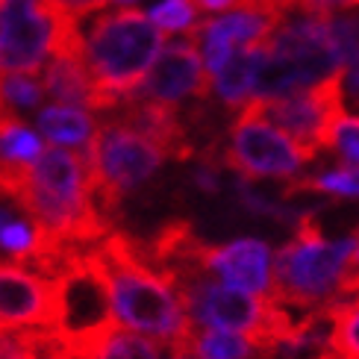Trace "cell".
I'll use <instances>...</instances> for the list:
<instances>
[{
    "label": "cell",
    "instance_id": "3957f363",
    "mask_svg": "<svg viewBox=\"0 0 359 359\" xmlns=\"http://www.w3.org/2000/svg\"><path fill=\"white\" fill-rule=\"evenodd\" d=\"M271 274V301L280 306L316 312L353 301L359 297V224L330 242L318 227L316 209H306L294 224L292 242L277 250Z\"/></svg>",
    "mask_w": 359,
    "mask_h": 359
},
{
    "label": "cell",
    "instance_id": "4316f807",
    "mask_svg": "<svg viewBox=\"0 0 359 359\" xmlns=\"http://www.w3.org/2000/svg\"><path fill=\"white\" fill-rule=\"evenodd\" d=\"M50 4H53L59 12H65L68 18L80 21V18H86V15H92L95 9L107 6L109 0H50Z\"/></svg>",
    "mask_w": 359,
    "mask_h": 359
},
{
    "label": "cell",
    "instance_id": "8fae6325",
    "mask_svg": "<svg viewBox=\"0 0 359 359\" xmlns=\"http://www.w3.org/2000/svg\"><path fill=\"white\" fill-rule=\"evenodd\" d=\"M191 257L209 277L238 292L271 297L274 294V274H271V248L262 238H233L227 245H206L194 242Z\"/></svg>",
    "mask_w": 359,
    "mask_h": 359
},
{
    "label": "cell",
    "instance_id": "484cf974",
    "mask_svg": "<svg viewBox=\"0 0 359 359\" xmlns=\"http://www.w3.org/2000/svg\"><path fill=\"white\" fill-rule=\"evenodd\" d=\"M345 9H359V0H294V12H301V18L327 21Z\"/></svg>",
    "mask_w": 359,
    "mask_h": 359
},
{
    "label": "cell",
    "instance_id": "cb8c5ba5",
    "mask_svg": "<svg viewBox=\"0 0 359 359\" xmlns=\"http://www.w3.org/2000/svg\"><path fill=\"white\" fill-rule=\"evenodd\" d=\"M147 18L156 29H168V33H189V29L201 21V9L194 0H159V4L147 12Z\"/></svg>",
    "mask_w": 359,
    "mask_h": 359
},
{
    "label": "cell",
    "instance_id": "83f0119b",
    "mask_svg": "<svg viewBox=\"0 0 359 359\" xmlns=\"http://www.w3.org/2000/svg\"><path fill=\"white\" fill-rule=\"evenodd\" d=\"M341 97L359 107V68H351L341 74Z\"/></svg>",
    "mask_w": 359,
    "mask_h": 359
},
{
    "label": "cell",
    "instance_id": "8992f818",
    "mask_svg": "<svg viewBox=\"0 0 359 359\" xmlns=\"http://www.w3.org/2000/svg\"><path fill=\"white\" fill-rule=\"evenodd\" d=\"M83 156L88 165L95 203L109 221H115L124 198L139 191L168 159L154 142H147L115 118L95 130L92 142L83 147Z\"/></svg>",
    "mask_w": 359,
    "mask_h": 359
},
{
    "label": "cell",
    "instance_id": "6da1fadb",
    "mask_svg": "<svg viewBox=\"0 0 359 359\" xmlns=\"http://www.w3.org/2000/svg\"><path fill=\"white\" fill-rule=\"evenodd\" d=\"M12 201L21 203L44 242V259L36 268L44 277H50L65 253L88 250L112 233V221L103 218L95 203L83 151L48 147L27 171Z\"/></svg>",
    "mask_w": 359,
    "mask_h": 359
},
{
    "label": "cell",
    "instance_id": "4dcf8cb0",
    "mask_svg": "<svg viewBox=\"0 0 359 359\" xmlns=\"http://www.w3.org/2000/svg\"><path fill=\"white\" fill-rule=\"evenodd\" d=\"M171 359H198V356H191L186 348H174L171 351Z\"/></svg>",
    "mask_w": 359,
    "mask_h": 359
},
{
    "label": "cell",
    "instance_id": "f546056e",
    "mask_svg": "<svg viewBox=\"0 0 359 359\" xmlns=\"http://www.w3.org/2000/svg\"><path fill=\"white\" fill-rule=\"evenodd\" d=\"M15 218V212H12V209H0V230H4L6 227V224Z\"/></svg>",
    "mask_w": 359,
    "mask_h": 359
},
{
    "label": "cell",
    "instance_id": "277c9868",
    "mask_svg": "<svg viewBox=\"0 0 359 359\" xmlns=\"http://www.w3.org/2000/svg\"><path fill=\"white\" fill-rule=\"evenodd\" d=\"M165 48V36L142 9L103 12L83 29V62L92 77L103 112L118 109L136 92L154 59Z\"/></svg>",
    "mask_w": 359,
    "mask_h": 359
},
{
    "label": "cell",
    "instance_id": "f1b7e54d",
    "mask_svg": "<svg viewBox=\"0 0 359 359\" xmlns=\"http://www.w3.org/2000/svg\"><path fill=\"white\" fill-rule=\"evenodd\" d=\"M194 6L206 9V12H224V9L238 12L242 9V0H194Z\"/></svg>",
    "mask_w": 359,
    "mask_h": 359
},
{
    "label": "cell",
    "instance_id": "ffe728a7",
    "mask_svg": "<svg viewBox=\"0 0 359 359\" xmlns=\"http://www.w3.org/2000/svg\"><path fill=\"white\" fill-rule=\"evenodd\" d=\"M80 359H162V351L156 341L115 324Z\"/></svg>",
    "mask_w": 359,
    "mask_h": 359
},
{
    "label": "cell",
    "instance_id": "4fadbf2b",
    "mask_svg": "<svg viewBox=\"0 0 359 359\" xmlns=\"http://www.w3.org/2000/svg\"><path fill=\"white\" fill-rule=\"evenodd\" d=\"M283 21H271L262 18V15L253 12H230L221 15V18H209V21H198L189 33L194 39V44H201V59L206 74L212 77L224 68V62L242 48H257L268 36L274 33V27Z\"/></svg>",
    "mask_w": 359,
    "mask_h": 359
},
{
    "label": "cell",
    "instance_id": "52a82bcc",
    "mask_svg": "<svg viewBox=\"0 0 359 359\" xmlns=\"http://www.w3.org/2000/svg\"><path fill=\"white\" fill-rule=\"evenodd\" d=\"M83 39L80 21L59 12L50 0H4L0 4V71L39 74L62 48Z\"/></svg>",
    "mask_w": 359,
    "mask_h": 359
},
{
    "label": "cell",
    "instance_id": "9a60e30c",
    "mask_svg": "<svg viewBox=\"0 0 359 359\" xmlns=\"http://www.w3.org/2000/svg\"><path fill=\"white\" fill-rule=\"evenodd\" d=\"M39 80L44 88V97L56 100L59 107H74L83 112H103L97 88L83 62V39L77 44H71V48L56 50L39 71Z\"/></svg>",
    "mask_w": 359,
    "mask_h": 359
},
{
    "label": "cell",
    "instance_id": "e0dca14e",
    "mask_svg": "<svg viewBox=\"0 0 359 359\" xmlns=\"http://www.w3.org/2000/svg\"><path fill=\"white\" fill-rule=\"evenodd\" d=\"M36 127L48 142H53V147H86L95 136V118L74 109V107H59V103H50L36 112Z\"/></svg>",
    "mask_w": 359,
    "mask_h": 359
},
{
    "label": "cell",
    "instance_id": "d4e9b609",
    "mask_svg": "<svg viewBox=\"0 0 359 359\" xmlns=\"http://www.w3.org/2000/svg\"><path fill=\"white\" fill-rule=\"evenodd\" d=\"M327 151H333L345 168H359V115H341L327 136Z\"/></svg>",
    "mask_w": 359,
    "mask_h": 359
},
{
    "label": "cell",
    "instance_id": "603a6c76",
    "mask_svg": "<svg viewBox=\"0 0 359 359\" xmlns=\"http://www.w3.org/2000/svg\"><path fill=\"white\" fill-rule=\"evenodd\" d=\"M327 33L333 39L341 68L345 71L359 68V15H333V18H327Z\"/></svg>",
    "mask_w": 359,
    "mask_h": 359
},
{
    "label": "cell",
    "instance_id": "7c38bea8",
    "mask_svg": "<svg viewBox=\"0 0 359 359\" xmlns=\"http://www.w3.org/2000/svg\"><path fill=\"white\" fill-rule=\"evenodd\" d=\"M53 280L18 262H0V330H53Z\"/></svg>",
    "mask_w": 359,
    "mask_h": 359
},
{
    "label": "cell",
    "instance_id": "7a4b0ae2",
    "mask_svg": "<svg viewBox=\"0 0 359 359\" xmlns=\"http://www.w3.org/2000/svg\"><path fill=\"white\" fill-rule=\"evenodd\" d=\"M88 257L107 286L118 327L171 351L189 345L194 324L186 316V306L168 277L144 257V248L136 238L112 230L95 248H88Z\"/></svg>",
    "mask_w": 359,
    "mask_h": 359
},
{
    "label": "cell",
    "instance_id": "d6a6232c",
    "mask_svg": "<svg viewBox=\"0 0 359 359\" xmlns=\"http://www.w3.org/2000/svg\"><path fill=\"white\" fill-rule=\"evenodd\" d=\"M118 4H121V6H127V4H136V0H118Z\"/></svg>",
    "mask_w": 359,
    "mask_h": 359
},
{
    "label": "cell",
    "instance_id": "1f68e13d",
    "mask_svg": "<svg viewBox=\"0 0 359 359\" xmlns=\"http://www.w3.org/2000/svg\"><path fill=\"white\" fill-rule=\"evenodd\" d=\"M48 359H74V356L65 353V351H59V353H53V356H48Z\"/></svg>",
    "mask_w": 359,
    "mask_h": 359
},
{
    "label": "cell",
    "instance_id": "7402d4cb",
    "mask_svg": "<svg viewBox=\"0 0 359 359\" xmlns=\"http://www.w3.org/2000/svg\"><path fill=\"white\" fill-rule=\"evenodd\" d=\"M59 351L50 330H0V359H48Z\"/></svg>",
    "mask_w": 359,
    "mask_h": 359
},
{
    "label": "cell",
    "instance_id": "44dd1931",
    "mask_svg": "<svg viewBox=\"0 0 359 359\" xmlns=\"http://www.w3.org/2000/svg\"><path fill=\"white\" fill-rule=\"evenodd\" d=\"M44 88L39 74H0V115L21 118L41 107Z\"/></svg>",
    "mask_w": 359,
    "mask_h": 359
},
{
    "label": "cell",
    "instance_id": "9c48e42d",
    "mask_svg": "<svg viewBox=\"0 0 359 359\" xmlns=\"http://www.w3.org/2000/svg\"><path fill=\"white\" fill-rule=\"evenodd\" d=\"M271 127L286 136L306 162H316L321 151H327V136L336 118L345 115V97H341V74L316 88L297 92L277 100H250Z\"/></svg>",
    "mask_w": 359,
    "mask_h": 359
},
{
    "label": "cell",
    "instance_id": "ac0fdd59",
    "mask_svg": "<svg viewBox=\"0 0 359 359\" xmlns=\"http://www.w3.org/2000/svg\"><path fill=\"white\" fill-rule=\"evenodd\" d=\"M186 351L198 359H268V351L253 345L250 339L224 330H206V327L191 330Z\"/></svg>",
    "mask_w": 359,
    "mask_h": 359
},
{
    "label": "cell",
    "instance_id": "d6986e66",
    "mask_svg": "<svg viewBox=\"0 0 359 359\" xmlns=\"http://www.w3.org/2000/svg\"><path fill=\"white\" fill-rule=\"evenodd\" d=\"M321 359H359V297L330 306V336Z\"/></svg>",
    "mask_w": 359,
    "mask_h": 359
},
{
    "label": "cell",
    "instance_id": "30bf717a",
    "mask_svg": "<svg viewBox=\"0 0 359 359\" xmlns=\"http://www.w3.org/2000/svg\"><path fill=\"white\" fill-rule=\"evenodd\" d=\"M212 97V80L203 68V59L198 53L191 33L183 39H174L159 50L151 71L127 100H154L162 107H183V103H206Z\"/></svg>",
    "mask_w": 359,
    "mask_h": 359
},
{
    "label": "cell",
    "instance_id": "836d02e7",
    "mask_svg": "<svg viewBox=\"0 0 359 359\" xmlns=\"http://www.w3.org/2000/svg\"><path fill=\"white\" fill-rule=\"evenodd\" d=\"M0 4H4V0H0Z\"/></svg>",
    "mask_w": 359,
    "mask_h": 359
},
{
    "label": "cell",
    "instance_id": "5bb4252c",
    "mask_svg": "<svg viewBox=\"0 0 359 359\" xmlns=\"http://www.w3.org/2000/svg\"><path fill=\"white\" fill-rule=\"evenodd\" d=\"M115 121H121L133 133L154 142L165 156L183 162L198 156V147H194V139L189 133V121L171 107H162L154 100H124L115 112Z\"/></svg>",
    "mask_w": 359,
    "mask_h": 359
},
{
    "label": "cell",
    "instance_id": "ba28073f",
    "mask_svg": "<svg viewBox=\"0 0 359 359\" xmlns=\"http://www.w3.org/2000/svg\"><path fill=\"white\" fill-rule=\"evenodd\" d=\"M218 162H224L238 180H297L306 168L301 151L271 127L265 118L248 103V107L233 118L227 130V144L218 151Z\"/></svg>",
    "mask_w": 359,
    "mask_h": 359
},
{
    "label": "cell",
    "instance_id": "2e32d148",
    "mask_svg": "<svg viewBox=\"0 0 359 359\" xmlns=\"http://www.w3.org/2000/svg\"><path fill=\"white\" fill-rule=\"evenodd\" d=\"M262 62V44L236 50L215 74V95L227 109H245L253 95V80Z\"/></svg>",
    "mask_w": 359,
    "mask_h": 359
},
{
    "label": "cell",
    "instance_id": "5b68a950",
    "mask_svg": "<svg viewBox=\"0 0 359 359\" xmlns=\"http://www.w3.org/2000/svg\"><path fill=\"white\" fill-rule=\"evenodd\" d=\"M345 74L321 18H294L274 27L262 41V62L250 100H277Z\"/></svg>",
    "mask_w": 359,
    "mask_h": 359
}]
</instances>
